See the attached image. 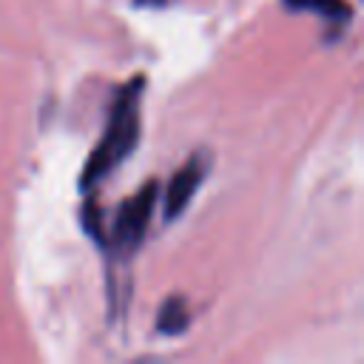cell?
I'll return each mask as SVG.
<instances>
[{
  "label": "cell",
  "instance_id": "3957f363",
  "mask_svg": "<svg viewBox=\"0 0 364 364\" xmlns=\"http://www.w3.org/2000/svg\"><path fill=\"white\" fill-rule=\"evenodd\" d=\"M208 173V154H193L168 182V191H165V222H173L176 216L185 213V208L191 205L193 193L199 191L202 179Z\"/></svg>",
  "mask_w": 364,
  "mask_h": 364
},
{
  "label": "cell",
  "instance_id": "8992f818",
  "mask_svg": "<svg viewBox=\"0 0 364 364\" xmlns=\"http://www.w3.org/2000/svg\"><path fill=\"white\" fill-rule=\"evenodd\" d=\"M82 225L88 230V236H94L97 242H102V222H100V208L97 202H88L82 210Z\"/></svg>",
  "mask_w": 364,
  "mask_h": 364
},
{
  "label": "cell",
  "instance_id": "5b68a950",
  "mask_svg": "<svg viewBox=\"0 0 364 364\" xmlns=\"http://www.w3.org/2000/svg\"><path fill=\"white\" fill-rule=\"evenodd\" d=\"M188 304L185 299L179 296H171L162 307H159V316H156V327L165 333V336H179L185 327H188Z\"/></svg>",
  "mask_w": 364,
  "mask_h": 364
},
{
  "label": "cell",
  "instance_id": "6da1fadb",
  "mask_svg": "<svg viewBox=\"0 0 364 364\" xmlns=\"http://www.w3.org/2000/svg\"><path fill=\"white\" fill-rule=\"evenodd\" d=\"M142 85L145 77H134L131 82H125L111 105V117L108 125L102 131L100 145L88 154V162L80 173V188L88 191L97 182H102L134 148L139 139V97H142Z\"/></svg>",
  "mask_w": 364,
  "mask_h": 364
},
{
  "label": "cell",
  "instance_id": "7a4b0ae2",
  "mask_svg": "<svg viewBox=\"0 0 364 364\" xmlns=\"http://www.w3.org/2000/svg\"><path fill=\"white\" fill-rule=\"evenodd\" d=\"M154 205H156V182H148L142 191H136L131 199H125V205L117 210L114 228H111V242L119 253H134L148 230V222L154 216Z\"/></svg>",
  "mask_w": 364,
  "mask_h": 364
},
{
  "label": "cell",
  "instance_id": "277c9868",
  "mask_svg": "<svg viewBox=\"0 0 364 364\" xmlns=\"http://www.w3.org/2000/svg\"><path fill=\"white\" fill-rule=\"evenodd\" d=\"M284 6L290 9H299V11H313V14H321L333 23H347L353 17V9L344 3V0H284Z\"/></svg>",
  "mask_w": 364,
  "mask_h": 364
}]
</instances>
